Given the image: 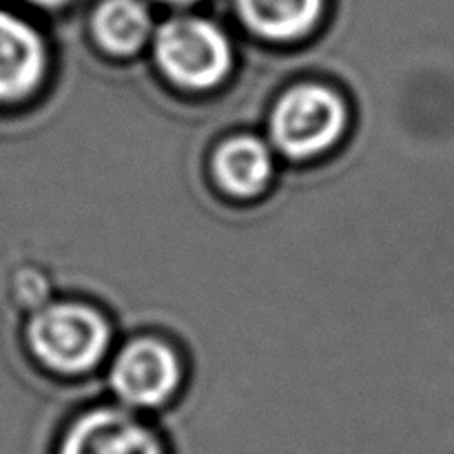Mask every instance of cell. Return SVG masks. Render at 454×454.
<instances>
[{
	"label": "cell",
	"mask_w": 454,
	"mask_h": 454,
	"mask_svg": "<svg viewBox=\"0 0 454 454\" xmlns=\"http://www.w3.org/2000/svg\"><path fill=\"white\" fill-rule=\"evenodd\" d=\"M27 344L49 371L82 375L105 359L111 326L100 310L84 301H51L31 315Z\"/></svg>",
	"instance_id": "1"
},
{
	"label": "cell",
	"mask_w": 454,
	"mask_h": 454,
	"mask_svg": "<svg viewBox=\"0 0 454 454\" xmlns=\"http://www.w3.org/2000/svg\"><path fill=\"white\" fill-rule=\"evenodd\" d=\"M153 58L164 78L186 91H208L229 78L233 44L217 22L180 13L155 27Z\"/></svg>",
	"instance_id": "2"
},
{
	"label": "cell",
	"mask_w": 454,
	"mask_h": 454,
	"mask_svg": "<svg viewBox=\"0 0 454 454\" xmlns=\"http://www.w3.org/2000/svg\"><path fill=\"white\" fill-rule=\"evenodd\" d=\"M348 127L344 98L324 84H297L284 91L269 118L273 146L291 160H313L340 142Z\"/></svg>",
	"instance_id": "3"
},
{
	"label": "cell",
	"mask_w": 454,
	"mask_h": 454,
	"mask_svg": "<svg viewBox=\"0 0 454 454\" xmlns=\"http://www.w3.org/2000/svg\"><path fill=\"white\" fill-rule=\"evenodd\" d=\"M182 366L176 348L160 337H137L118 355L109 371L115 397L127 408H160L177 393Z\"/></svg>",
	"instance_id": "4"
},
{
	"label": "cell",
	"mask_w": 454,
	"mask_h": 454,
	"mask_svg": "<svg viewBox=\"0 0 454 454\" xmlns=\"http://www.w3.org/2000/svg\"><path fill=\"white\" fill-rule=\"evenodd\" d=\"M56 454H167L153 428L124 408H93L62 434Z\"/></svg>",
	"instance_id": "5"
},
{
	"label": "cell",
	"mask_w": 454,
	"mask_h": 454,
	"mask_svg": "<svg viewBox=\"0 0 454 454\" xmlns=\"http://www.w3.org/2000/svg\"><path fill=\"white\" fill-rule=\"evenodd\" d=\"M47 71V47L34 27L0 12V102L29 96Z\"/></svg>",
	"instance_id": "6"
},
{
	"label": "cell",
	"mask_w": 454,
	"mask_h": 454,
	"mask_svg": "<svg viewBox=\"0 0 454 454\" xmlns=\"http://www.w3.org/2000/svg\"><path fill=\"white\" fill-rule=\"evenodd\" d=\"M211 171L224 193L251 200L264 193L275 173L269 145L255 136H233L213 151Z\"/></svg>",
	"instance_id": "7"
},
{
	"label": "cell",
	"mask_w": 454,
	"mask_h": 454,
	"mask_svg": "<svg viewBox=\"0 0 454 454\" xmlns=\"http://www.w3.org/2000/svg\"><path fill=\"white\" fill-rule=\"evenodd\" d=\"M233 4L251 34L273 43L313 34L326 9V0H233Z\"/></svg>",
	"instance_id": "8"
},
{
	"label": "cell",
	"mask_w": 454,
	"mask_h": 454,
	"mask_svg": "<svg viewBox=\"0 0 454 454\" xmlns=\"http://www.w3.org/2000/svg\"><path fill=\"white\" fill-rule=\"evenodd\" d=\"M153 13L146 0H100L91 13V35L102 51L127 58L153 38Z\"/></svg>",
	"instance_id": "9"
},
{
	"label": "cell",
	"mask_w": 454,
	"mask_h": 454,
	"mask_svg": "<svg viewBox=\"0 0 454 454\" xmlns=\"http://www.w3.org/2000/svg\"><path fill=\"white\" fill-rule=\"evenodd\" d=\"M25 3L34 4V7H40V9H62L67 7V4L74 3V0H25Z\"/></svg>",
	"instance_id": "10"
},
{
	"label": "cell",
	"mask_w": 454,
	"mask_h": 454,
	"mask_svg": "<svg viewBox=\"0 0 454 454\" xmlns=\"http://www.w3.org/2000/svg\"><path fill=\"white\" fill-rule=\"evenodd\" d=\"M158 3L168 4V7H191V4L200 3V0H158Z\"/></svg>",
	"instance_id": "11"
}]
</instances>
